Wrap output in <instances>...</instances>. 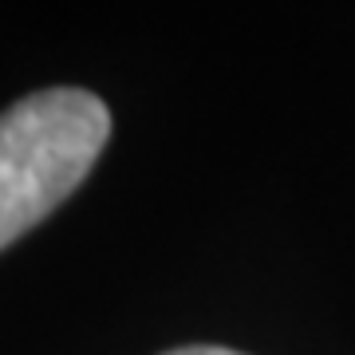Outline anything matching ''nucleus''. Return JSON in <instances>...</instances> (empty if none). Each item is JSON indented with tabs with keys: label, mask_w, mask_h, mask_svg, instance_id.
Wrapping results in <instances>:
<instances>
[{
	"label": "nucleus",
	"mask_w": 355,
	"mask_h": 355,
	"mask_svg": "<svg viewBox=\"0 0 355 355\" xmlns=\"http://www.w3.org/2000/svg\"><path fill=\"white\" fill-rule=\"evenodd\" d=\"M111 139V111L83 87H48L0 114V249L83 186Z\"/></svg>",
	"instance_id": "obj_1"
},
{
	"label": "nucleus",
	"mask_w": 355,
	"mask_h": 355,
	"mask_svg": "<svg viewBox=\"0 0 355 355\" xmlns=\"http://www.w3.org/2000/svg\"><path fill=\"white\" fill-rule=\"evenodd\" d=\"M166 355H241V352H229V347H214V343H193V347H174Z\"/></svg>",
	"instance_id": "obj_2"
}]
</instances>
